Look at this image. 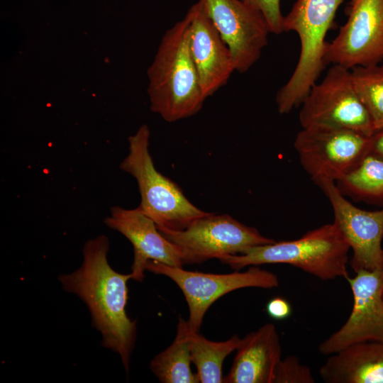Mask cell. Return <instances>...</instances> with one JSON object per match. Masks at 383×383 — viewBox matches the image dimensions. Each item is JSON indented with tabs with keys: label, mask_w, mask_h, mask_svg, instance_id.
I'll return each mask as SVG.
<instances>
[{
	"label": "cell",
	"mask_w": 383,
	"mask_h": 383,
	"mask_svg": "<svg viewBox=\"0 0 383 383\" xmlns=\"http://www.w3.org/2000/svg\"><path fill=\"white\" fill-rule=\"evenodd\" d=\"M109 240L100 235L83 248V262L75 271L59 276L67 292L77 295L87 305L92 326L102 335V346L118 353L128 374L137 325L127 315L126 306L131 274H121L109 264Z\"/></svg>",
	"instance_id": "obj_1"
},
{
	"label": "cell",
	"mask_w": 383,
	"mask_h": 383,
	"mask_svg": "<svg viewBox=\"0 0 383 383\" xmlns=\"http://www.w3.org/2000/svg\"><path fill=\"white\" fill-rule=\"evenodd\" d=\"M190 13L165 34L149 70L151 110L168 122L192 116L206 99L189 49Z\"/></svg>",
	"instance_id": "obj_2"
},
{
	"label": "cell",
	"mask_w": 383,
	"mask_h": 383,
	"mask_svg": "<svg viewBox=\"0 0 383 383\" xmlns=\"http://www.w3.org/2000/svg\"><path fill=\"white\" fill-rule=\"evenodd\" d=\"M350 247L333 223L309 231L288 241L257 245L218 260L232 269L264 264H287L322 280L348 277Z\"/></svg>",
	"instance_id": "obj_3"
},
{
	"label": "cell",
	"mask_w": 383,
	"mask_h": 383,
	"mask_svg": "<svg viewBox=\"0 0 383 383\" xmlns=\"http://www.w3.org/2000/svg\"><path fill=\"white\" fill-rule=\"evenodd\" d=\"M343 0H296L284 16L283 32L294 31L300 40V55L287 82L278 91L276 103L281 114L301 104L326 64L325 38Z\"/></svg>",
	"instance_id": "obj_4"
},
{
	"label": "cell",
	"mask_w": 383,
	"mask_h": 383,
	"mask_svg": "<svg viewBox=\"0 0 383 383\" xmlns=\"http://www.w3.org/2000/svg\"><path fill=\"white\" fill-rule=\"evenodd\" d=\"M150 135L143 125L128 138V152L120 169L135 179L141 199L138 208L160 232L182 231L209 212L194 206L179 185L157 170L149 151Z\"/></svg>",
	"instance_id": "obj_5"
},
{
	"label": "cell",
	"mask_w": 383,
	"mask_h": 383,
	"mask_svg": "<svg viewBox=\"0 0 383 383\" xmlns=\"http://www.w3.org/2000/svg\"><path fill=\"white\" fill-rule=\"evenodd\" d=\"M299 114L301 128L325 126L350 129L367 136L374 131L371 118L354 87L351 70L333 65L311 87Z\"/></svg>",
	"instance_id": "obj_6"
},
{
	"label": "cell",
	"mask_w": 383,
	"mask_h": 383,
	"mask_svg": "<svg viewBox=\"0 0 383 383\" xmlns=\"http://www.w3.org/2000/svg\"><path fill=\"white\" fill-rule=\"evenodd\" d=\"M146 270L169 277L179 287L189 308V318L186 320L187 330L195 333L199 332L207 310L223 295L242 288L272 289L279 285L275 274L258 265L250 266L245 272L211 274L149 261Z\"/></svg>",
	"instance_id": "obj_7"
},
{
	"label": "cell",
	"mask_w": 383,
	"mask_h": 383,
	"mask_svg": "<svg viewBox=\"0 0 383 383\" xmlns=\"http://www.w3.org/2000/svg\"><path fill=\"white\" fill-rule=\"evenodd\" d=\"M294 148L300 163L316 184L336 182L369 152V136L355 131L325 126L302 128Z\"/></svg>",
	"instance_id": "obj_8"
},
{
	"label": "cell",
	"mask_w": 383,
	"mask_h": 383,
	"mask_svg": "<svg viewBox=\"0 0 383 383\" xmlns=\"http://www.w3.org/2000/svg\"><path fill=\"white\" fill-rule=\"evenodd\" d=\"M180 251L184 264L243 253L274 240L228 214L209 213L182 231L160 232Z\"/></svg>",
	"instance_id": "obj_9"
},
{
	"label": "cell",
	"mask_w": 383,
	"mask_h": 383,
	"mask_svg": "<svg viewBox=\"0 0 383 383\" xmlns=\"http://www.w3.org/2000/svg\"><path fill=\"white\" fill-rule=\"evenodd\" d=\"M348 20L337 36L328 43L326 65L348 70L383 61V0H350Z\"/></svg>",
	"instance_id": "obj_10"
},
{
	"label": "cell",
	"mask_w": 383,
	"mask_h": 383,
	"mask_svg": "<svg viewBox=\"0 0 383 383\" xmlns=\"http://www.w3.org/2000/svg\"><path fill=\"white\" fill-rule=\"evenodd\" d=\"M228 46L235 71L247 72L260 57L270 33L262 14L242 0H201Z\"/></svg>",
	"instance_id": "obj_11"
},
{
	"label": "cell",
	"mask_w": 383,
	"mask_h": 383,
	"mask_svg": "<svg viewBox=\"0 0 383 383\" xmlns=\"http://www.w3.org/2000/svg\"><path fill=\"white\" fill-rule=\"evenodd\" d=\"M317 186L331 205L333 223L353 250L350 265L355 272L360 270L383 271V209L367 211L355 206L334 182L326 181Z\"/></svg>",
	"instance_id": "obj_12"
},
{
	"label": "cell",
	"mask_w": 383,
	"mask_h": 383,
	"mask_svg": "<svg viewBox=\"0 0 383 383\" xmlns=\"http://www.w3.org/2000/svg\"><path fill=\"white\" fill-rule=\"evenodd\" d=\"M347 277L353 295L351 313L342 327L318 345L323 355H331L352 344L383 343V271L360 270Z\"/></svg>",
	"instance_id": "obj_13"
},
{
	"label": "cell",
	"mask_w": 383,
	"mask_h": 383,
	"mask_svg": "<svg viewBox=\"0 0 383 383\" xmlns=\"http://www.w3.org/2000/svg\"><path fill=\"white\" fill-rule=\"evenodd\" d=\"M104 223L123 235L133 245L132 279L143 282L149 261L173 267H182L184 265L179 249L160 233L155 222L138 207L128 209L113 206L110 214L105 218Z\"/></svg>",
	"instance_id": "obj_14"
},
{
	"label": "cell",
	"mask_w": 383,
	"mask_h": 383,
	"mask_svg": "<svg viewBox=\"0 0 383 383\" xmlns=\"http://www.w3.org/2000/svg\"><path fill=\"white\" fill-rule=\"evenodd\" d=\"M189 49L204 97L224 86L235 71L231 52L206 14L201 0L188 11Z\"/></svg>",
	"instance_id": "obj_15"
},
{
	"label": "cell",
	"mask_w": 383,
	"mask_h": 383,
	"mask_svg": "<svg viewBox=\"0 0 383 383\" xmlns=\"http://www.w3.org/2000/svg\"><path fill=\"white\" fill-rule=\"evenodd\" d=\"M225 383H273L276 368L281 360L282 348L276 327L266 323L245 335Z\"/></svg>",
	"instance_id": "obj_16"
},
{
	"label": "cell",
	"mask_w": 383,
	"mask_h": 383,
	"mask_svg": "<svg viewBox=\"0 0 383 383\" xmlns=\"http://www.w3.org/2000/svg\"><path fill=\"white\" fill-rule=\"evenodd\" d=\"M319 370L327 383H383V343L352 344L331 355Z\"/></svg>",
	"instance_id": "obj_17"
},
{
	"label": "cell",
	"mask_w": 383,
	"mask_h": 383,
	"mask_svg": "<svg viewBox=\"0 0 383 383\" xmlns=\"http://www.w3.org/2000/svg\"><path fill=\"white\" fill-rule=\"evenodd\" d=\"M335 184L345 196L383 206V157L369 152Z\"/></svg>",
	"instance_id": "obj_18"
},
{
	"label": "cell",
	"mask_w": 383,
	"mask_h": 383,
	"mask_svg": "<svg viewBox=\"0 0 383 383\" xmlns=\"http://www.w3.org/2000/svg\"><path fill=\"white\" fill-rule=\"evenodd\" d=\"M187 340L190 359L196 367L199 382H223V361L230 353L237 350L241 339L233 335L227 340L215 342L206 339L199 332L187 330Z\"/></svg>",
	"instance_id": "obj_19"
},
{
	"label": "cell",
	"mask_w": 383,
	"mask_h": 383,
	"mask_svg": "<svg viewBox=\"0 0 383 383\" xmlns=\"http://www.w3.org/2000/svg\"><path fill=\"white\" fill-rule=\"evenodd\" d=\"M186 320L179 317L177 334L172 344L150 362V370L162 383H199L192 372Z\"/></svg>",
	"instance_id": "obj_20"
},
{
	"label": "cell",
	"mask_w": 383,
	"mask_h": 383,
	"mask_svg": "<svg viewBox=\"0 0 383 383\" xmlns=\"http://www.w3.org/2000/svg\"><path fill=\"white\" fill-rule=\"evenodd\" d=\"M355 91L367 109L374 131L383 127V64L351 70Z\"/></svg>",
	"instance_id": "obj_21"
},
{
	"label": "cell",
	"mask_w": 383,
	"mask_h": 383,
	"mask_svg": "<svg viewBox=\"0 0 383 383\" xmlns=\"http://www.w3.org/2000/svg\"><path fill=\"white\" fill-rule=\"evenodd\" d=\"M309 367L301 364L296 356H289L279 361L273 383H313Z\"/></svg>",
	"instance_id": "obj_22"
},
{
	"label": "cell",
	"mask_w": 383,
	"mask_h": 383,
	"mask_svg": "<svg viewBox=\"0 0 383 383\" xmlns=\"http://www.w3.org/2000/svg\"><path fill=\"white\" fill-rule=\"evenodd\" d=\"M249 6L260 11L268 25L270 33H283V20L279 0H242Z\"/></svg>",
	"instance_id": "obj_23"
},
{
	"label": "cell",
	"mask_w": 383,
	"mask_h": 383,
	"mask_svg": "<svg viewBox=\"0 0 383 383\" xmlns=\"http://www.w3.org/2000/svg\"><path fill=\"white\" fill-rule=\"evenodd\" d=\"M266 311L271 318L276 320H282L290 316L292 308L286 299L275 297L267 303Z\"/></svg>",
	"instance_id": "obj_24"
},
{
	"label": "cell",
	"mask_w": 383,
	"mask_h": 383,
	"mask_svg": "<svg viewBox=\"0 0 383 383\" xmlns=\"http://www.w3.org/2000/svg\"><path fill=\"white\" fill-rule=\"evenodd\" d=\"M369 152L383 157V127L369 136Z\"/></svg>",
	"instance_id": "obj_25"
},
{
	"label": "cell",
	"mask_w": 383,
	"mask_h": 383,
	"mask_svg": "<svg viewBox=\"0 0 383 383\" xmlns=\"http://www.w3.org/2000/svg\"><path fill=\"white\" fill-rule=\"evenodd\" d=\"M382 296H383V293H382Z\"/></svg>",
	"instance_id": "obj_26"
}]
</instances>
